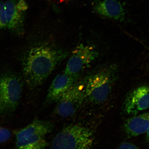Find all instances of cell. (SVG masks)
<instances>
[{"mask_svg":"<svg viewBox=\"0 0 149 149\" xmlns=\"http://www.w3.org/2000/svg\"><path fill=\"white\" fill-rule=\"evenodd\" d=\"M68 55V52L48 42L42 43L30 48L22 62L24 77L29 88L33 89L42 85Z\"/></svg>","mask_w":149,"mask_h":149,"instance_id":"1","label":"cell"},{"mask_svg":"<svg viewBox=\"0 0 149 149\" xmlns=\"http://www.w3.org/2000/svg\"><path fill=\"white\" fill-rule=\"evenodd\" d=\"M93 132L89 128L78 125L65 127L54 138L53 149H89L93 143Z\"/></svg>","mask_w":149,"mask_h":149,"instance_id":"2","label":"cell"},{"mask_svg":"<svg viewBox=\"0 0 149 149\" xmlns=\"http://www.w3.org/2000/svg\"><path fill=\"white\" fill-rule=\"evenodd\" d=\"M116 71L112 66L89 76L84 85L86 99L96 104L105 102L110 94Z\"/></svg>","mask_w":149,"mask_h":149,"instance_id":"3","label":"cell"},{"mask_svg":"<svg viewBox=\"0 0 149 149\" xmlns=\"http://www.w3.org/2000/svg\"><path fill=\"white\" fill-rule=\"evenodd\" d=\"M23 83L18 76L11 73L0 74V113H12L19 103Z\"/></svg>","mask_w":149,"mask_h":149,"instance_id":"4","label":"cell"},{"mask_svg":"<svg viewBox=\"0 0 149 149\" xmlns=\"http://www.w3.org/2000/svg\"><path fill=\"white\" fill-rule=\"evenodd\" d=\"M86 99L84 85L75 83L61 96L55 108V113L62 118L72 116Z\"/></svg>","mask_w":149,"mask_h":149,"instance_id":"5","label":"cell"},{"mask_svg":"<svg viewBox=\"0 0 149 149\" xmlns=\"http://www.w3.org/2000/svg\"><path fill=\"white\" fill-rule=\"evenodd\" d=\"M98 52L92 46L80 44L72 52L64 73L69 75L79 76L86 67L97 58Z\"/></svg>","mask_w":149,"mask_h":149,"instance_id":"6","label":"cell"},{"mask_svg":"<svg viewBox=\"0 0 149 149\" xmlns=\"http://www.w3.org/2000/svg\"><path fill=\"white\" fill-rule=\"evenodd\" d=\"M123 110L128 115H136L149 108V85H143L128 93L123 105Z\"/></svg>","mask_w":149,"mask_h":149,"instance_id":"7","label":"cell"},{"mask_svg":"<svg viewBox=\"0 0 149 149\" xmlns=\"http://www.w3.org/2000/svg\"><path fill=\"white\" fill-rule=\"evenodd\" d=\"M78 77L65 73L57 75L48 89L46 102L48 103L57 102L61 96L76 83Z\"/></svg>","mask_w":149,"mask_h":149,"instance_id":"8","label":"cell"},{"mask_svg":"<svg viewBox=\"0 0 149 149\" xmlns=\"http://www.w3.org/2000/svg\"><path fill=\"white\" fill-rule=\"evenodd\" d=\"M94 9L100 15L119 21L124 20L125 16L123 7L117 0H100L95 3Z\"/></svg>","mask_w":149,"mask_h":149,"instance_id":"9","label":"cell"},{"mask_svg":"<svg viewBox=\"0 0 149 149\" xmlns=\"http://www.w3.org/2000/svg\"><path fill=\"white\" fill-rule=\"evenodd\" d=\"M149 128V111L127 120L124 128L130 137L137 136L146 133Z\"/></svg>","mask_w":149,"mask_h":149,"instance_id":"10","label":"cell"},{"mask_svg":"<svg viewBox=\"0 0 149 149\" xmlns=\"http://www.w3.org/2000/svg\"><path fill=\"white\" fill-rule=\"evenodd\" d=\"M53 124L49 121L36 120L25 127L15 132L17 140L34 136H44L51 133Z\"/></svg>","mask_w":149,"mask_h":149,"instance_id":"11","label":"cell"},{"mask_svg":"<svg viewBox=\"0 0 149 149\" xmlns=\"http://www.w3.org/2000/svg\"><path fill=\"white\" fill-rule=\"evenodd\" d=\"M7 27L12 31H18L23 25L24 13L18 8L15 0H8L5 3Z\"/></svg>","mask_w":149,"mask_h":149,"instance_id":"12","label":"cell"},{"mask_svg":"<svg viewBox=\"0 0 149 149\" xmlns=\"http://www.w3.org/2000/svg\"><path fill=\"white\" fill-rule=\"evenodd\" d=\"M44 136H34L17 140V148L21 149H42L47 146Z\"/></svg>","mask_w":149,"mask_h":149,"instance_id":"13","label":"cell"},{"mask_svg":"<svg viewBox=\"0 0 149 149\" xmlns=\"http://www.w3.org/2000/svg\"><path fill=\"white\" fill-rule=\"evenodd\" d=\"M7 27L5 3L0 1V30Z\"/></svg>","mask_w":149,"mask_h":149,"instance_id":"14","label":"cell"},{"mask_svg":"<svg viewBox=\"0 0 149 149\" xmlns=\"http://www.w3.org/2000/svg\"><path fill=\"white\" fill-rule=\"evenodd\" d=\"M11 136V132L8 129L0 127V144L8 141Z\"/></svg>","mask_w":149,"mask_h":149,"instance_id":"15","label":"cell"},{"mask_svg":"<svg viewBox=\"0 0 149 149\" xmlns=\"http://www.w3.org/2000/svg\"><path fill=\"white\" fill-rule=\"evenodd\" d=\"M120 149H136L137 147L130 143H125L121 144L119 148Z\"/></svg>","mask_w":149,"mask_h":149,"instance_id":"16","label":"cell"},{"mask_svg":"<svg viewBox=\"0 0 149 149\" xmlns=\"http://www.w3.org/2000/svg\"><path fill=\"white\" fill-rule=\"evenodd\" d=\"M147 133V138L148 140L149 141V128L148 131L146 132Z\"/></svg>","mask_w":149,"mask_h":149,"instance_id":"17","label":"cell"},{"mask_svg":"<svg viewBox=\"0 0 149 149\" xmlns=\"http://www.w3.org/2000/svg\"><path fill=\"white\" fill-rule=\"evenodd\" d=\"M61 2H62L65 1H70V0H59Z\"/></svg>","mask_w":149,"mask_h":149,"instance_id":"18","label":"cell"},{"mask_svg":"<svg viewBox=\"0 0 149 149\" xmlns=\"http://www.w3.org/2000/svg\"><path fill=\"white\" fill-rule=\"evenodd\" d=\"M45 1L49 2H51V0H45Z\"/></svg>","mask_w":149,"mask_h":149,"instance_id":"19","label":"cell"}]
</instances>
